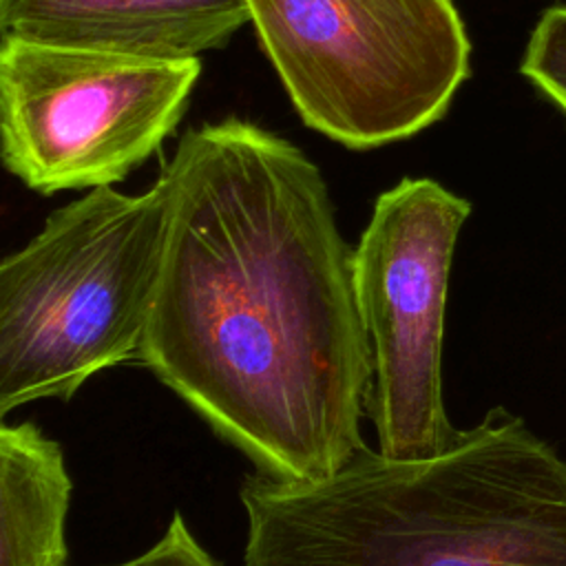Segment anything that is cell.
<instances>
[{
    "instance_id": "obj_1",
    "label": "cell",
    "mask_w": 566,
    "mask_h": 566,
    "mask_svg": "<svg viewBox=\"0 0 566 566\" xmlns=\"http://www.w3.org/2000/svg\"><path fill=\"white\" fill-rule=\"evenodd\" d=\"M159 177L168 219L137 365L256 471L332 475L365 444L374 365L318 166L228 117L188 128Z\"/></svg>"
},
{
    "instance_id": "obj_2",
    "label": "cell",
    "mask_w": 566,
    "mask_h": 566,
    "mask_svg": "<svg viewBox=\"0 0 566 566\" xmlns=\"http://www.w3.org/2000/svg\"><path fill=\"white\" fill-rule=\"evenodd\" d=\"M243 566H566V460L493 407L427 460L363 444L332 475L239 489Z\"/></svg>"
},
{
    "instance_id": "obj_3",
    "label": "cell",
    "mask_w": 566,
    "mask_h": 566,
    "mask_svg": "<svg viewBox=\"0 0 566 566\" xmlns=\"http://www.w3.org/2000/svg\"><path fill=\"white\" fill-rule=\"evenodd\" d=\"M168 190L111 186L53 210L0 263V416L71 400L97 371L137 363L161 270Z\"/></svg>"
},
{
    "instance_id": "obj_4",
    "label": "cell",
    "mask_w": 566,
    "mask_h": 566,
    "mask_svg": "<svg viewBox=\"0 0 566 566\" xmlns=\"http://www.w3.org/2000/svg\"><path fill=\"white\" fill-rule=\"evenodd\" d=\"M303 122L354 148L413 137L471 73L453 0H245Z\"/></svg>"
},
{
    "instance_id": "obj_5",
    "label": "cell",
    "mask_w": 566,
    "mask_h": 566,
    "mask_svg": "<svg viewBox=\"0 0 566 566\" xmlns=\"http://www.w3.org/2000/svg\"><path fill=\"white\" fill-rule=\"evenodd\" d=\"M201 60L0 35L4 168L40 195L113 186L181 122Z\"/></svg>"
},
{
    "instance_id": "obj_6",
    "label": "cell",
    "mask_w": 566,
    "mask_h": 566,
    "mask_svg": "<svg viewBox=\"0 0 566 566\" xmlns=\"http://www.w3.org/2000/svg\"><path fill=\"white\" fill-rule=\"evenodd\" d=\"M471 203L442 184L400 179L378 195L354 248V290L371 349L367 416L378 451L427 460L458 431L442 398V340L453 250Z\"/></svg>"
},
{
    "instance_id": "obj_7",
    "label": "cell",
    "mask_w": 566,
    "mask_h": 566,
    "mask_svg": "<svg viewBox=\"0 0 566 566\" xmlns=\"http://www.w3.org/2000/svg\"><path fill=\"white\" fill-rule=\"evenodd\" d=\"M245 0H0V35L159 60L223 49Z\"/></svg>"
},
{
    "instance_id": "obj_8",
    "label": "cell",
    "mask_w": 566,
    "mask_h": 566,
    "mask_svg": "<svg viewBox=\"0 0 566 566\" xmlns=\"http://www.w3.org/2000/svg\"><path fill=\"white\" fill-rule=\"evenodd\" d=\"M73 480L57 440L31 422L0 427V566H66Z\"/></svg>"
},
{
    "instance_id": "obj_9",
    "label": "cell",
    "mask_w": 566,
    "mask_h": 566,
    "mask_svg": "<svg viewBox=\"0 0 566 566\" xmlns=\"http://www.w3.org/2000/svg\"><path fill=\"white\" fill-rule=\"evenodd\" d=\"M520 73L566 115V4L542 11L526 42Z\"/></svg>"
},
{
    "instance_id": "obj_10",
    "label": "cell",
    "mask_w": 566,
    "mask_h": 566,
    "mask_svg": "<svg viewBox=\"0 0 566 566\" xmlns=\"http://www.w3.org/2000/svg\"><path fill=\"white\" fill-rule=\"evenodd\" d=\"M104 566H221L190 533L181 511L177 509L164 535L142 555Z\"/></svg>"
}]
</instances>
